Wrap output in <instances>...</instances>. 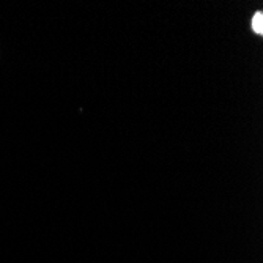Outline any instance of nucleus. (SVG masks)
<instances>
[{
    "mask_svg": "<svg viewBox=\"0 0 263 263\" xmlns=\"http://www.w3.org/2000/svg\"><path fill=\"white\" fill-rule=\"evenodd\" d=\"M252 29L258 35L263 33V13L261 11H257L254 14V17H252Z\"/></svg>",
    "mask_w": 263,
    "mask_h": 263,
    "instance_id": "nucleus-1",
    "label": "nucleus"
}]
</instances>
